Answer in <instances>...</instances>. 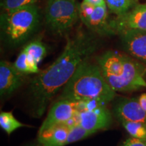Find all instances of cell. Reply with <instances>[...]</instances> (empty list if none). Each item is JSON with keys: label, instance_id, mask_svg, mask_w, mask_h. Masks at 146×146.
<instances>
[{"label": "cell", "instance_id": "1", "mask_svg": "<svg viewBox=\"0 0 146 146\" xmlns=\"http://www.w3.org/2000/svg\"><path fill=\"white\" fill-rule=\"evenodd\" d=\"M98 42L93 34L78 31L68 36L64 51L45 70L33 78L28 96L33 116H43L54 97L68 83L82 62L96 50Z\"/></svg>", "mask_w": 146, "mask_h": 146}, {"label": "cell", "instance_id": "2", "mask_svg": "<svg viewBox=\"0 0 146 146\" xmlns=\"http://www.w3.org/2000/svg\"><path fill=\"white\" fill-rule=\"evenodd\" d=\"M115 97L116 91L106 81L99 65L86 59L80 64L72 77L64 86L58 100L97 101L108 104Z\"/></svg>", "mask_w": 146, "mask_h": 146}, {"label": "cell", "instance_id": "3", "mask_svg": "<svg viewBox=\"0 0 146 146\" xmlns=\"http://www.w3.org/2000/svg\"><path fill=\"white\" fill-rule=\"evenodd\" d=\"M106 81L119 92L146 88V67L132 58L108 51L97 58Z\"/></svg>", "mask_w": 146, "mask_h": 146}, {"label": "cell", "instance_id": "4", "mask_svg": "<svg viewBox=\"0 0 146 146\" xmlns=\"http://www.w3.org/2000/svg\"><path fill=\"white\" fill-rule=\"evenodd\" d=\"M41 23V16L36 4L3 12L0 17L1 41L9 48L21 46L38 31Z\"/></svg>", "mask_w": 146, "mask_h": 146}, {"label": "cell", "instance_id": "5", "mask_svg": "<svg viewBox=\"0 0 146 146\" xmlns=\"http://www.w3.org/2000/svg\"><path fill=\"white\" fill-rule=\"evenodd\" d=\"M45 23L56 36L67 35L79 18V5L75 0H48L45 5Z\"/></svg>", "mask_w": 146, "mask_h": 146}, {"label": "cell", "instance_id": "6", "mask_svg": "<svg viewBox=\"0 0 146 146\" xmlns=\"http://www.w3.org/2000/svg\"><path fill=\"white\" fill-rule=\"evenodd\" d=\"M107 104L97 101L79 102L77 125L94 133L107 129L112 123V114Z\"/></svg>", "mask_w": 146, "mask_h": 146}, {"label": "cell", "instance_id": "7", "mask_svg": "<svg viewBox=\"0 0 146 146\" xmlns=\"http://www.w3.org/2000/svg\"><path fill=\"white\" fill-rule=\"evenodd\" d=\"M79 111V102L68 100H57L51 107L39 133L61 124H68L76 117Z\"/></svg>", "mask_w": 146, "mask_h": 146}, {"label": "cell", "instance_id": "8", "mask_svg": "<svg viewBox=\"0 0 146 146\" xmlns=\"http://www.w3.org/2000/svg\"><path fill=\"white\" fill-rule=\"evenodd\" d=\"M115 33L127 29L146 31V3H138L130 11L110 21Z\"/></svg>", "mask_w": 146, "mask_h": 146}, {"label": "cell", "instance_id": "9", "mask_svg": "<svg viewBox=\"0 0 146 146\" xmlns=\"http://www.w3.org/2000/svg\"><path fill=\"white\" fill-rule=\"evenodd\" d=\"M113 113L120 122L131 121L146 124V112L136 98H120L113 104Z\"/></svg>", "mask_w": 146, "mask_h": 146}, {"label": "cell", "instance_id": "10", "mask_svg": "<svg viewBox=\"0 0 146 146\" xmlns=\"http://www.w3.org/2000/svg\"><path fill=\"white\" fill-rule=\"evenodd\" d=\"M118 34L126 51L136 59L146 64V31L127 29Z\"/></svg>", "mask_w": 146, "mask_h": 146}, {"label": "cell", "instance_id": "11", "mask_svg": "<svg viewBox=\"0 0 146 146\" xmlns=\"http://www.w3.org/2000/svg\"><path fill=\"white\" fill-rule=\"evenodd\" d=\"M26 75L18 72L14 64L1 60L0 62V95L8 97L22 86Z\"/></svg>", "mask_w": 146, "mask_h": 146}, {"label": "cell", "instance_id": "12", "mask_svg": "<svg viewBox=\"0 0 146 146\" xmlns=\"http://www.w3.org/2000/svg\"><path fill=\"white\" fill-rule=\"evenodd\" d=\"M110 21L108 20L107 5L96 6L92 14L83 24L94 34L109 36L115 34L111 27Z\"/></svg>", "mask_w": 146, "mask_h": 146}, {"label": "cell", "instance_id": "13", "mask_svg": "<svg viewBox=\"0 0 146 146\" xmlns=\"http://www.w3.org/2000/svg\"><path fill=\"white\" fill-rule=\"evenodd\" d=\"M72 125L61 124L38 133L39 146H65Z\"/></svg>", "mask_w": 146, "mask_h": 146}, {"label": "cell", "instance_id": "14", "mask_svg": "<svg viewBox=\"0 0 146 146\" xmlns=\"http://www.w3.org/2000/svg\"><path fill=\"white\" fill-rule=\"evenodd\" d=\"M14 67L18 72L24 75L31 74H38L40 72V69L38 67V64L30 58L25 50L21 51L13 63Z\"/></svg>", "mask_w": 146, "mask_h": 146}, {"label": "cell", "instance_id": "15", "mask_svg": "<svg viewBox=\"0 0 146 146\" xmlns=\"http://www.w3.org/2000/svg\"><path fill=\"white\" fill-rule=\"evenodd\" d=\"M23 49L38 64L43 60L47 54L46 45L39 39H35L30 41Z\"/></svg>", "mask_w": 146, "mask_h": 146}, {"label": "cell", "instance_id": "16", "mask_svg": "<svg viewBox=\"0 0 146 146\" xmlns=\"http://www.w3.org/2000/svg\"><path fill=\"white\" fill-rule=\"evenodd\" d=\"M107 7L113 14L121 16L138 4L139 0H105Z\"/></svg>", "mask_w": 146, "mask_h": 146}, {"label": "cell", "instance_id": "17", "mask_svg": "<svg viewBox=\"0 0 146 146\" xmlns=\"http://www.w3.org/2000/svg\"><path fill=\"white\" fill-rule=\"evenodd\" d=\"M0 127L8 135L19 128L27 127L18 120L12 112H1L0 114Z\"/></svg>", "mask_w": 146, "mask_h": 146}, {"label": "cell", "instance_id": "18", "mask_svg": "<svg viewBox=\"0 0 146 146\" xmlns=\"http://www.w3.org/2000/svg\"><path fill=\"white\" fill-rule=\"evenodd\" d=\"M120 123L131 137L146 139V124L131 121H121Z\"/></svg>", "mask_w": 146, "mask_h": 146}, {"label": "cell", "instance_id": "19", "mask_svg": "<svg viewBox=\"0 0 146 146\" xmlns=\"http://www.w3.org/2000/svg\"><path fill=\"white\" fill-rule=\"evenodd\" d=\"M40 0H1L3 12H10L31 5L36 4Z\"/></svg>", "mask_w": 146, "mask_h": 146}, {"label": "cell", "instance_id": "20", "mask_svg": "<svg viewBox=\"0 0 146 146\" xmlns=\"http://www.w3.org/2000/svg\"><path fill=\"white\" fill-rule=\"evenodd\" d=\"M94 134L90 131L86 130L78 125H74L71 127L68 136L66 141V145L74 142L81 141L82 139L87 138L91 135Z\"/></svg>", "mask_w": 146, "mask_h": 146}, {"label": "cell", "instance_id": "21", "mask_svg": "<svg viewBox=\"0 0 146 146\" xmlns=\"http://www.w3.org/2000/svg\"><path fill=\"white\" fill-rule=\"evenodd\" d=\"M96 6L84 1L79 4V18L82 23H84L92 14Z\"/></svg>", "mask_w": 146, "mask_h": 146}, {"label": "cell", "instance_id": "22", "mask_svg": "<svg viewBox=\"0 0 146 146\" xmlns=\"http://www.w3.org/2000/svg\"><path fill=\"white\" fill-rule=\"evenodd\" d=\"M122 146H146V139L131 137L124 142Z\"/></svg>", "mask_w": 146, "mask_h": 146}, {"label": "cell", "instance_id": "23", "mask_svg": "<svg viewBox=\"0 0 146 146\" xmlns=\"http://www.w3.org/2000/svg\"><path fill=\"white\" fill-rule=\"evenodd\" d=\"M84 1L91 5H95V6H106L107 5L105 0H84Z\"/></svg>", "mask_w": 146, "mask_h": 146}, {"label": "cell", "instance_id": "24", "mask_svg": "<svg viewBox=\"0 0 146 146\" xmlns=\"http://www.w3.org/2000/svg\"><path fill=\"white\" fill-rule=\"evenodd\" d=\"M138 101L142 108L146 112V94H141L138 98Z\"/></svg>", "mask_w": 146, "mask_h": 146}, {"label": "cell", "instance_id": "25", "mask_svg": "<svg viewBox=\"0 0 146 146\" xmlns=\"http://www.w3.org/2000/svg\"><path fill=\"white\" fill-rule=\"evenodd\" d=\"M29 146H39V145H31Z\"/></svg>", "mask_w": 146, "mask_h": 146}]
</instances>
